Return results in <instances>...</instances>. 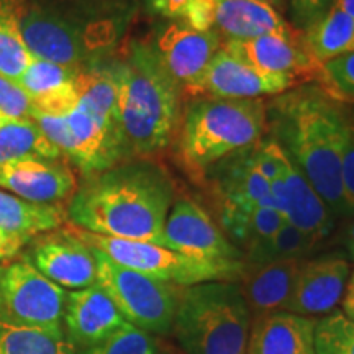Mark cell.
<instances>
[{
    "mask_svg": "<svg viewBox=\"0 0 354 354\" xmlns=\"http://www.w3.org/2000/svg\"><path fill=\"white\" fill-rule=\"evenodd\" d=\"M0 189L33 203L63 205L73 198L77 183L61 159H24L0 166Z\"/></svg>",
    "mask_w": 354,
    "mask_h": 354,
    "instance_id": "obj_16",
    "label": "cell"
},
{
    "mask_svg": "<svg viewBox=\"0 0 354 354\" xmlns=\"http://www.w3.org/2000/svg\"><path fill=\"white\" fill-rule=\"evenodd\" d=\"M77 354H158V346L151 335L125 323L104 342L77 351Z\"/></svg>",
    "mask_w": 354,
    "mask_h": 354,
    "instance_id": "obj_34",
    "label": "cell"
},
{
    "mask_svg": "<svg viewBox=\"0 0 354 354\" xmlns=\"http://www.w3.org/2000/svg\"><path fill=\"white\" fill-rule=\"evenodd\" d=\"M284 223L286 216L279 210L268 209V207H256L253 214L250 215V220H248L246 240L250 241V248L271 240Z\"/></svg>",
    "mask_w": 354,
    "mask_h": 354,
    "instance_id": "obj_36",
    "label": "cell"
},
{
    "mask_svg": "<svg viewBox=\"0 0 354 354\" xmlns=\"http://www.w3.org/2000/svg\"><path fill=\"white\" fill-rule=\"evenodd\" d=\"M214 30L221 39H253L264 35H279L300 39L302 33L290 26L279 12L263 0H220L215 12Z\"/></svg>",
    "mask_w": 354,
    "mask_h": 354,
    "instance_id": "obj_19",
    "label": "cell"
},
{
    "mask_svg": "<svg viewBox=\"0 0 354 354\" xmlns=\"http://www.w3.org/2000/svg\"><path fill=\"white\" fill-rule=\"evenodd\" d=\"M149 8L158 15L197 32L214 30L215 12L220 0H148Z\"/></svg>",
    "mask_w": 354,
    "mask_h": 354,
    "instance_id": "obj_31",
    "label": "cell"
},
{
    "mask_svg": "<svg viewBox=\"0 0 354 354\" xmlns=\"http://www.w3.org/2000/svg\"><path fill=\"white\" fill-rule=\"evenodd\" d=\"M317 245V241L286 221L271 240L250 248V261L256 266L279 259H302Z\"/></svg>",
    "mask_w": 354,
    "mask_h": 354,
    "instance_id": "obj_30",
    "label": "cell"
},
{
    "mask_svg": "<svg viewBox=\"0 0 354 354\" xmlns=\"http://www.w3.org/2000/svg\"><path fill=\"white\" fill-rule=\"evenodd\" d=\"M315 320L290 312L256 318L246 354H315Z\"/></svg>",
    "mask_w": 354,
    "mask_h": 354,
    "instance_id": "obj_20",
    "label": "cell"
},
{
    "mask_svg": "<svg viewBox=\"0 0 354 354\" xmlns=\"http://www.w3.org/2000/svg\"><path fill=\"white\" fill-rule=\"evenodd\" d=\"M302 43L312 59L323 66L354 51V20L333 6L304 30Z\"/></svg>",
    "mask_w": 354,
    "mask_h": 354,
    "instance_id": "obj_25",
    "label": "cell"
},
{
    "mask_svg": "<svg viewBox=\"0 0 354 354\" xmlns=\"http://www.w3.org/2000/svg\"><path fill=\"white\" fill-rule=\"evenodd\" d=\"M353 125H354V122H353Z\"/></svg>",
    "mask_w": 354,
    "mask_h": 354,
    "instance_id": "obj_46",
    "label": "cell"
},
{
    "mask_svg": "<svg viewBox=\"0 0 354 354\" xmlns=\"http://www.w3.org/2000/svg\"><path fill=\"white\" fill-rule=\"evenodd\" d=\"M302 259H279L256 264L243 276L241 292L256 318L284 312L294 290Z\"/></svg>",
    "mask_w": 354,
    "mask_h": 354,
    "instance_id": "obj_21",
    "label": "cell"
},
{
    "mask_svg": "<svg viewBox=\"0 0 354 354\" xmlns=\"http://www.w3.org/2000/svg\"><path fill=\"white\" fill-rule=\"evenodd\" d=\"M342 312L344 317L354 322V269L349 272L346 287H344V294L342 299Z\"/></svg>",
    "mask_w": 354,
    "mask_h": 354,
    "instance_id": "obj_40",
    "label": "cell"
},
{
    "mask_svg": "<svg viewBox=\"0 0 354 354\" xmlns=\"http://www.w3.org/2000/svg\"><path fill=\"white\" fill-rule=\"evenodd\" d=\"M282 179L286 185V221L313 241L325 240L333 232L335 216L290 158H287Z\"/></svg>",
    "mask_w": 354,
    "mask_h": 354,
    "instance_id": "obj_23",
    "label": "cell"
},
{
    "mask_svg": "<svg viewBox=\"0 0 354 354\" xmlns=\"http://www.w3.org/2000/svg\"><path fill=\"white\" fill-rule=\"evenodd\" d=\"M71 232L115 264L177 287L218 281L234 282L246 272L245 261H210L183 254L156 243L102 236L81 228H71Z\"/></svg>",
    "mask_w": 354,
    "mask_h": 354,
    "instance_id": "obj_7",
    "label": "cell"
},
{
    "mask_svg": "<svg viewBox=\"0 0 354 354\" xmlns=\"http://www.w3.org/2000/svg\"><path fill=\"white\" fill-rule=\"evenodd\" d=\"M335 7L339 8V10L344 12L354 20V0H336Z\"/></svg>",
    "mask_w": 354,
    "mask_h": 354,
    "instance_id": "obj_43",
    "label": "cell"
},
{
    "mask_svg": "<svg viewBox=\"0 0 354 354\" xmlns=\"http://www.w3.org/2000/svg\"><path fill=\"white\" fill-rule=\"evenodd\" d=\"M263 2H266V3H269V6H277V3H281L282 0H263Z\"/></svg>",
    "mask_w": 354,
    "mask_h": 354,
    "instance_id": "obj_44",
    "label": "cell"
},
{
    "mask_svg": "<svg viewBox=\"0 0 354 354\" xmlns=\"http://www.w3.org/2000/svg\"><path fill=\"white\" fill-rule=\"evenodd\" d=\"M287 158L289 156L282 149V146L279 143H274V141L261 146L258 151L251 154V161H253L254 167L261 172V176L268 183H272L274 179L284 174Z\"/></svg>",
    "mask_w": 354,
    "mask_h": 354,
    "instance_id": "obj_37",
    "label": "cell"
},
{
    "mask_svg": "<svg viewBox=\"0 0 354 354\" xmlns=\"http://www.w3.org/2000/svg\"><path fill=\"white\" fill-rule=\"evenodd\" d=\"M118 17H102L87 7L35 0L26 3L21 33L33 57L82 69L100 63L117 38Z\"/></svg>",
    "mask_w": 354,
    "mask_h": 354,
    "instance_id": "obj_5",
    "label": "cell"
},
{
    "mask_svg": "<svg viewBox=\"0 0 354 354\" xmlns=\"http://www.w3.org/2000/svg\"><path fill=\"white\" fill-rule=\"evenodd\" d=\"M20 250L21 248L19 245H15L10 238H7L6 234L2 233V230H0V261L15 258V256L20 253Z\"/></svg>",
    "mask_w": 354,
    "mask_h": 354,
    "instance_id": "obj_41",
    "label": "cell"
},
{
    "mask_svg": "<svg viewBox=\"0 0 354 354\" xmlns=\"http://www.w3.org/2000/svg\"><path fill=\"white\" fill-rule=\"evenodd\" d=\"M63 323L68 342L77 351H82L104 342L127 322L107 292L95 282L94 286L68 294Z\"/></svg>",
    "mask_w": 354,
    "mask_h": 354,
    "instance_id": "obj_18",
    "label": "cell"
},
{
    "mask_svg": "<svg viewBox=\"0 0 354 354\" xmlns=\"http://www.w3.org/2000/svg\"><path fill=\"white\" fill-rule=\"evenodd\" d=\"M297 84L292 77L261 73L220 50L203 71L201 79L184 94L192 99H264L269 95L284 94Z\"/></svg>",
    "mask_w": 354,
    "mask_h": 354,
    "instance_id": "obj_11",
    "label": "cell"
},
{
    "mask_svg": "<svg viewBox=\"0 0 354 354\" xmlns=\"http://www.w3.org/2000/svg\"><path fill=\"white\" fill-rule=\"evenodd\" d=\"M344 248L349 258L354 261V220L348 225L346 232H344Z\"/></svg>",
    "mask_w": 354,
    "mask_h": 354,
    "instance_id": "obj_42",
    "label": "cell"
},
{
    "mask_svg": "<svg viewBox=\"0 0 354 354\" xmlns=\"http://www.w3.org/2000/svg\"><path fill=\"white\" fill-rule=\"evenodd\" d=\"M33 104L13 79L0 74V123L30 118Z\"/></svg>",
    "mask_w": 354,
    "mask_h": 354,
    "instance_id": "obj_35",
    "label": "cell"
},
{
    "mask_svg": "<svg viewBox=\"0 0 354 354\" xmlns=\"http://www.w3.org/2000/svg\"><path fill=\"white\" fill-rule=\"evenodd\" d=\"M63 158L32 118L0 123V166L24 159L59 161Z\"/></svg>",
    "mask_w": 354,
    "mask_h": 354,
    "instance_id": "obj_27",
    "label": "cell"
},
{
    "mask_svg": "<svg viewBox=\"0 0 354 354\" xmlns=\"http://www.w3.org/2000/svg\"><path fill=\"white\" fill-rule=\"evenodd\" d=\"M162 246L194 258L210 261H243L210 215L196 202L184 197L174 202L162 230Z\"/></svg>",
    "mask_w": 354,
    "mask_h": 354,
    "instance_id": "obj_13",
    "label": "cell"
},
{
    "mask_svg": "<svg viewBox=\"0 0 354 354\" xmlns=\"http://www.w3.org/2000/svg\"><path fill=\"white\" fill-rule=\"evenodd\" d=\"M282 149L322 197L333 216H346L342 158L348 118L333 100L318 92H297L277 104Z\"/></svg>",
    "mask_w": 354,
    "mask_h": 354,
    "instance_id": "obj_3",
    "label": "cell"
},
{
    "mask_svg": "<svg viewBox=\"0 0 354 354\" xmlns=\"http://www.w3.org/2000/svg\"><path fill=\"white\" fill-rule=\"evenodd\" d=\"M25 261L63 289L81 290L97 282L94 250L71 230L35 238Z\"/></svg>",
    "mask_w": 354,
    "mask_h": 354,
    "instance_id": "obj_12",
    "label": "cell"
},
{
    "mask_svg": "<svg viewBox=\"0 0 354 354\" xmlns=\"http://www.w3.org/2000/svg\"><path fill=\"white\" fill-rule=\"evenodd\" d=\"M172 328L185 354H246L251 312L241 287L227 281L180 287Z\"/></svg>",
    "mask_w": 354,
    "mask_h": 354,
    "instance_id": "obj_6",
    "label": "cell"
},
{
    "mask_svg": "<svg viewBox=\"0 0 354 354\" xmlns=\"http://www.w3.org/2000/svg\"><path fill=\"white\" fill-rule=\"evenodd\" d=\"M68 218L61 205H41L0 189V230L24 248L39 234L55 232Z\"/></svg>",
    "mask_w": 354,
    "mask_h": 354,
    "instance_id": "obj_24",
    "label": "cell"
},
{
    "mask_svg": "<svg viewBox=\"0 0 354 354\" xmlns=\"http://www.w3.org/2000/svg\"><path fill=\"white\" fill-rule=\"evenodd\" d=\"M77 100L94 112L97 117L120 128L118 123V86L113 63H95L77 71Z\"/></svg>",
    "mask_w": 354,
    "mask_h": 354,
    "instance_id": "obj_26",
    "label": "cell"
},
{
    "mask_svg": "<svg viewBox=\"0 0 354 354\" xmlns=\"http://www.w3.org/2000/svg\"><path fill=\"white\" fill-rule=\"evenodd\" d=\"M266 112L264 99H194L177 130V153L183 165L194 174H202L230 154L258 143Z\"/></svg>",
    "mask_w": 354,
    "mask_h": 354,
    "instance_id": "obj_4",
    "label": "cell"
},
{
    "mask_svg": "<svg viewBox=\"0 0 354 354\" xmlns=\"http://www.w3.org/2000/svg\"><path fill=\"white\" fill-rule=\"evenodd\" d=\"M169 172L148 158L125 159L87 176L69 201L68 218L76 228L162 246V230L174 205Z\"/></svg>",
    "mask_w": 354,
    "mask_h": 354,
    "instance_id": "obj_1",
    "label": "cell"
},
{
    "mask_svg": "<svg viewBox=\"0 0 354 354\" xmlns=\"http://www.w3.org/2000/svg\"><path fill=\"white\" fill-rule=\"evenodd\" d=\"M317 81L331 100L354 105V51L323 64Z\"/></svg>",
    "mask_w": 354,
    "mask_h": 354,
    "instance_id": "obj_33",
    "label": "cell"
},
{
    "mask_svg": "<svg viewBox=\"0 0 354 354\" xmlns=\"http://www.w3.org/2000/svg\"><path fill=\"white\" fill-rule=\"evenodd\" d=\"M349 272V263L342 254L302 261L284 312L302 317L333 312L342 302Z\"/></svg>",
    "mask_w": 354,
    "mask_h": 354,
    "instance_id": "obj_15",
    "label": "cell"
},
{
    "mask_svg": "<svg viewBox=\"0 0 354 354\" xmlns=\"http://www.w3.org/2000/svg\"><path fill=\"white\" fill-rule=\"evenodd\" d=\"M342 187L346 216H354V125L348 120L342 158Z\"/></svg>",
    "mask_w": 354,
    "mask_h": 354,
    "instance_id": "obj_38",
    "label": "cell"
},
{
    "mask_svg": "<svg viewBox=\"0 0 354 354\" xmlns=\"http://www.w3.org/2000/svg\"><path fill=\"white\" fill-rule=\"evenodd\" d=\"M290 3L295 25L305 30L322 19L335 6L336 0H290Z\"/></svg>",
    "mask_w": 354,
    "mask_h": 354,
    "instance_id": "obj_39",
    "label": "cell"
},
{
    "mask_svg": "<svg viewBox=\"0 0 354 354\" xmlns=\"http://www.w3.org/2000/svg\"><path fill=\"white\" fill-rule=\"evenodd\" d=\"M315 354H354V322L338 310L318 320Z\"/></svg>",
    "mask_w": 354,
    "mask_h": 354,
    "instance_id": "obj_32",
    "label": "cell"
},
{
    "mask_svg": "<svg viewBox=\"0 0 354 354\" xmlns=\"http://www.w3.org/2000/svg\"><path fill=\"white\" fill-rule=\"evenodd\" d=\"M68 354H77V349H73V351H69Z\"/></svg>",
    "mask_w": 354,
    "mask_h": 354,
    "instance_id": "obj_45",
    "label": "cell"
},
{
    "mask_svg": "<svg viewBox=\"0 0 354 354\" xmlns=\"http://www.w3.org/2000/svg\"><path fill=\"white\" fill-rule=\"evenodd\" d=\"M76 68L33 57L25 73L17 79L21 91L32 100L35 110L66 115L77 104L74 88Z\"/></svg>",
    "mask_w": 354,
    "mask_h": 354,
    "instance_id": "obj_22",
    "label": "cell"
},
{
    "mask_svg": "<svg viewBox=\"0 0 354 354\" xmlns=\"http://www.w3.org/2000/svg\"><path fill=\"white\" fill-rule=\"evenodd\" d=\"M221 43L223 39L215 30L197 32L187 25L172 21L159 33L153 46L167 74L185 92L201 79L203 71L221 50Z\"/></svg>",
    "mask_w": 354,
    "mask_h": 354,
    "instance_id": "obj_14",
    "label": "cell"
},
{
    "mask_svg": "<svg viewBox=\"0 0 354 354\" xmlns=\"http://www.w3.org/2000/svg\"><path fill=\"white\" fill-rule=\"evenodd\" d=\"M94 254L97 284L107 292L125 322L146 333H169L180 287L115 264L97 250Z\"/></svg>",
    "mask_w": 354,
    "mask_h": 354,
    "instance_id": "obj_9",
    "label": "cell"
},
{
    "mask_svg": "<svg viewBox=\"0 0 354 354\" xmlns=\"http://www.w3.org/2000/svg\"><path fill=\"white\" fill-rule=\"evenodd\" d=\"M221 50L251 68L274 76L295 79H317L320 64H317L304 48L302 38L289 39L279 35L245 39H225Z\"/></svg>",
    "mask_w": 354,
    "mask_h": 354,
    "instance_id": "obj_17",
    "label": "cell"
},
{
    "mask_svg": "<svg viewBox=\"0 0 354 354\" xmlns=\"http://www.w3.org/2000/svg\"><path fill=\"white\" fill-rule=\"evenodd\" d=\"M73 349L63 328H25L0 322V354H68Z\"/></svg>",
    "mask_w": 354,
    "mask_h": 354,
    "instance_id": "obj_29",
    "label": "cell"
},
{
    "mask_svg": "<svg viewBox=\"0 0 354 354\" xmlns=\"http://www.w3.org/2000/svg\"><path fill=\"white\" fill-rule=\"evenodd\" d=\"M68 292L28 261L0 266V322L25 328H63Z\"/></svg>",
    "mask_w": 354,
    "mask_h": 354,
    "instance_id": "obj_10",
    "label": "cell"
},
{
    "mask_svg": "<svg viewBox=\"0 0 354 354\" xmlns=\"http://www.w3.org/2000/svg\"><path fill=\"white\" fill-rule=\"evenodd\" d=\"M32 120L64 158L82 171L84 176L107 171L128 156L120 128L97 117L77 100L66 115L32 112Z\"/></svg>",
    "mask_w": 354,
    "mask_h": 354,
    "instance_id": "obj_8",
    "label": "cell"
},
{
    "mask_svg": "<svg viewBox=\"0 0 354 354\" xmlns=\"http://www.w3.org/2000/svg\"><path fill=\"white\" fill-rule=\"evenodd\" d=\"M118 86V123L128 156L165 151L179 130L180 87L159 59L153 44L135 41L113 61Z\"/></svg>",
    "mask_w": 354,
    "mask_h": 354,
    "instance_id": "obj_2",
    "label": "cell"
},
{
    "mask_svg": "<svg viewBox=\"0 0 354 354\" xmlns=\"http://www.w3.org/2000/svg\"><path fill=\"white\" fill-rule=\"evenodd\" d=\"M26 0H0V74L17 81L33 61L21 33Z\"/></svg>",
    "mask_w": 354,
    "mask_h": 354,
    "instance_id": "obj_28",
    "label": "cell"
}]
</instances>
